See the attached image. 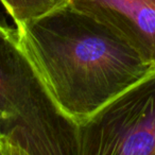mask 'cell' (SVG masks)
<instances>
[{
    "mask_svg": "<svg viewBox=\"0 0 155 155\" xmlns=\"http://www.w3.org/2000/svg\"><path fill=\"white\" fill-rule=\"evenodd\" d=\"M17 31L52 97L78 124L153 70L114 30L69 2Z\"/></svg>",
    "mask_w": 155,
    "mask_h": 155,
    "instance_id": "cell-1",
    "label": "cell"
},
{
    "mask_svg": "<svg viewBox=\"0 0 155 155\" xmlns=\"http://www.w3.org/2000/svg\"><path fill=\"white\" fill-rule=\"evenodd\" d=\"M0 140L16 155H79V124L52 97L18 31L1 24Z\"/></svg>",
    "mask_w": 155,
    "mask_h": 155,
    "instance_id": "cell-2",
    "label": "cell"
},
{
    "mask_svg": "<svg viewBox=\"0 0 155 155\" xmlns=\"http://www.w3.org/2000/svg\"><path fill=\"white\" fill-rule=\"evenodd\" d=\"M79 155H155V69L79 124Z\"/></svg>",
    "mask_w": 155,
    "mask_h": 155,
    "instance_id": "cell-3",
    "label": "cell"
},
{
    "mask_svg": "<svg viewBox=\"0 0 155 155\" xmlns=\"http://www.w3.org/2000/svg\"><path fill=\"white\" fill-rule=\"evenodd\" d=\"M124 39L155 69V0H69Z\"/></svg>",
    "mask_w": 155,
    "mask_h": 155,
    "instance_id": "cell-4",
    "label": "cell"
},
{
    "mask_svg": "<svg viewBox=\"0 0 155 155\" xmlns=\"http://www.w3.org/2000/svg\"><path fill=\"white\" fill-rule=\"evenodd\" d=\"M17 26L65 5L69 0H0Z\"/></svg>",
    "mask_w": 155,
    "mask_h": 155,
    "instance_id": "cell-5",
    "label": "cell"
},
{
    "mask_svg": "<svg viewBox=\"0 0 155 155\" xmlns=\"http://www.w3.org/2000/svg\"><path fill=\"white\" fill-rule=\"evenodd\" d=\"M0 155H16V153L11 147L0 140Z\"/></svg>",
    "mask_w": 155,
    "mask_h": 155,
    "instance_id": "cell-6",
    "label": "cell"
}]
</instances>
